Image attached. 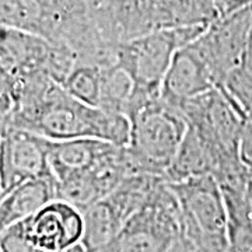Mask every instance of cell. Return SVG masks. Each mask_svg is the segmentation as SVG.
Masks as SVG:
<instances>
[{"label":"cell","instance_id":"cell-15","mask_svg":"<svg viewBox=\"0 0 252 252\" xmlns=\"http://www.w3.org/2000/svg\"><path fill=\"white\" fill-rule=\"evenodd\" d=\"M133 89L135 87L130 76L117 62L104 67L99 108L125 115L126 107L133 94Z\"/></svg>","mask_w":252,"mask_h":252},{"label":"cell","instance_id":"cell-1","mask_svg":"<svg viewBox=\"0 0 252 252\" xmlns=\"http://www.w3.org/2000/svg\"><path fill=\"white\" fill-rule=\"evenodd\" d=\"M17 81L13 108L1 118L0 133L26 130L49 140L97 139L119 147L129 143L125 115L81 102L45 73Z\"/></svg>","mask_w":252,"mask_h":252},{"label":"cell","instance_id":"cell-11","mask_svg":"<svg viewBox=\"0 0 252 252\" xmlns=\"http://www.w3.org/2000/svg\"><path fill=\"white\" fill-rule=\"evenodd\" d=\"M118 147L119 146L97 139L49 140V170L55 180L62 182L76 174L91 170Z\"/></svg>","mask_w":252,"mask_h":252},{"label":"cell","instance_id":"cell-3","mask_svg":"<svg viewBox=\"0 0 252 252\" xmlns=\"http://www.w3.org/2000/svg\"><path fill=\"white\" fill-rule=\"evenodd\" d=\"M205 26L168 28L119 44L117 63L133 81V98H154L161 95L164 77L181 48L192 44Z\"/></svg>","mask_w":252,"mask_h":252},{"label":"cell","instance_id":"cell-6","mask_svg":"<svg viewBox=\"0 0 252 252\" xmlns=\"http://www.w3.org/2000/svg\"><path fill=\"white\" fill-rule=\"evenodd\" d=\"M252 31V7H244L216 20L190 44L206 63L217 89H223L240 66Z\"/></svg>","mask_w":252,"mask_h":252},{"label":"cell","instance_id":"cell-20","mask_svg":"<svg viewBox=\"0 0 252 252\" xmlns=\"http://www.w3.org/2000/svg\"><path fill=\"white\" fill-rule=\"evenodd\" d=\"M238 153L245 167L252 171V118L250 117H245L244 121L240 144H238Z\"/></svg>","mask_w":252,"mask_h":252},{"label":"cell","instance_id":"cell-7","mask_svg":"<svg viewBox=\"0 0 252 252\" xmlns=\"http://www.w3.org/2000/svg\"><path fill=\"white\" fill-rule=\"evenodd\" d=\"M16 225L28 243L42 252L67 251L80 244L84 234L83 213L61 199L51 202L38 213L18 221Z\"/></svg>","mask_w":252,"mask_h":252},{"label":"cell","instance_id":"cell-18","mask_svg":"<svg viewBox=\"0 0 252 252\" xmlns=\"http://www.w3.org/2000/svg\"><path fill=\"white\" fill-rule=\"evenodd\" d=\"M189 26H205L220 18L216 0H184Z\"/></svg>","mask_w":252,"mask_h":252},{"label":"cell","instance_id":"cell-4","mask_svg":"<svg viewBox=\"0 0 252 252\" xmlns=\"http://www.w3.org/2000/svg\"><path fill=\"white\" fill-rule=\"evenodd\" d=\"M170 187L180 203L182 235L202 252L228 251L227 205L215 177L203 175Z\"/></svg>","mask_w":252,"mask_h":252},{"label":"cell","instance_id":"cell-9","mask_svg":"<svg viewBox=\"0 0 252 252\" xmlns=\"http://www.w3.org/2000/svg\"><path fill=\"white\" fill-rule=\"evenodd\" d=\"M215 89L217 86L206 63L189 44L174 56L162 81L161 97L181 109L184 104Z\"/></svg>","mask_w":252,"mask_h":252},{"label":"cell","instance_id":"cell-14","mask_svg":"<svg viewBox=\"0 0 252 252\" xmlns=\"http://www.w3.org/2000/svg\"><path fill=\"white\" fill-rule=\"evenodd\" d=\"M213 161L212 156L202 143L196 132L188 127V132L181 143L174 160L165 171V180L170 184L198 178L203 175H212Z\"/></svg>","mask_w":252,"mask_h":252},{"label":"cell","instance_id":"cell-19","mask_svg":"<svg viewBox=\"0 0 252 252\" xmlns=\"http://www.w3.org/2000/svg\"><path fill=\"white\" fill-rule=\"evenodd\" d=\"M0 252H42L23 235L17 225L13 224L0 230Z\"/></svg>","mask_w":252,"mask_h":252},{"label":"cell","instance_id":"cell-23","mask_svg":"<svg viewBox=\"0 0 252 252\" xmlns=\"http://www.w3.org/2000/svg\"><path fill=\"white\" fill-rule=\"evenodd\" d=\"M248 202H250V212H251L252 219V171L251 177H250V185H248Z\"/></svg>","mask_w":252,"mask_h":252},{"label":"cell","instance_id":"cell-17","mask_svg":"<svg viewBox=\"0 0 252 252\" xmlns=\"http://www.w3.org/2000/svg\"><path fill=\"white\" fill-rule=\"evenodd\" d=\"M223 90L234 99L245 115L252 109V31L240 66L230 74Z\"/></svg>","mask_w":252,"mask_h":252},{"label":"cell","instance_id":"cell-22","mask_svg":"<svg viewBox=\"0 0 252 252\" xmlns=\"http://www.w3.org/2000/svg\"><path fill=\"white\" fill-rule=\"evenodd\" d=\"M86 3H87V6L90 7L91 13H95V11H98L102 6H104V3L107 1V0H84Z\"/></svg>","mask_w":252,"mask_h":252},{"label":"cell","instance_id":"cell-2","mask_svg":"<svg viewBox=\"0 0 252 252\" xmlns=\"http://www.w3.org/2000/svg\"><path fill=\"white\" fill-rule=\"evenodd\" d=\"M125 117L130 124L129 143L125 146L129 177L150 174L165 178V171L188 132L182 109L158 95L132 102Z\"/></svg>","mask_w":252,"mask_h":252},{"label":"cell","instance_id":"cell-13","mask_svg":"<svg viewBox=\"0 0 252 252\" xmlns=\"http://www.w3.org/2000/svg\"><path fill=\"white\" fill-rule=\"evenodd\" d=\"M84 234L81 245L87 252L104 251L125 225L126 219L108 198L101 199L83 212Z\"/></svg>","mask_w":252,"mask_h":252},{"label":"cell","instance_id":"cell-16","mask_svg":"<svg viewBox=\"0 0 252 252\" xmlns=\"http://www.w3.org/2000/svg\"><path fill=\"white\" fill-rule=\"evenodd\" d=\"M102 69L104 67L91 63H77L63 81L62 87L76 99L99 108Z\"/></svg>","mask_w":252,"mask_h":252},{"label":"cell","instance_id":"cell-5","mask_svg":"<svg viewBox=\"0 0 252 252\" xmlns=\"http://www.w3.org/2000/svg\"><path fill=\"white\" fill-rule=\"evenodd\" d=\"M182 235L180 203L168 181L130 217L118 237L101 252H168Z\"/></svg>","mask_w":252,"mask_h":252},{"label":"cell","instance_id":"cell-21","mask_svg":"<svg viewBox=\"0 0 252 252\" xmlns=\"http://www.w3.org/2000/svg\"><path fill=\"white\" fill-rule=\"evenodd\" d=\"M168 252H202L198 250L193 244L189 241L188 238H185L184 235H181L180 238L172 244V247L168 250Z\"/></svg>","mask_w":252,"mask_h":252},{"label":"cell","instance_id":"cell-8","mask_svg":"<svg viewBox=\"0 0 252 252\" xmlns=\"http://www.w3.org/2000/svg\"><path fill=\"white\" fill-rule=\"evenodd\" d=\"M48 142L49 139L26 130L1 133L0 198L26 181L52 174L48 162Z\"/></svg>","mask_w":252,"mask_h":252},{"label":"cell","instance_id":"cell-24","mask_svg":"<svg viewBox=\"0 0 252 252\" xmlns=\"http://www.w3.org/2000/svg\"><path fill=\"white\" fill-rule=\"evenodd\" d=\"M64 252H87V251H86V248H84L80 243V244H77V245H74V247H72V248H69L67 251H64Z\"/></svg>","mask_w":252,"mask_h":252},{"label":"cell","instance_id":"cell-10","mask_svg":"<svg viewBox=\"0 0 252 252\" xmlns=\"http://www.w3.org/2000/svg\"><path fill=\"white\" fill-rule=\"evenodd\" d=\"M52 44L41 36L13 28H0V76L23 79L45 73Z\"/></svg>","mask_w":252,"mask_h":252},{"label":"cell","instance_id":"cell-12","mask_svg":"<svg viewBox=\"0 0 252 252\" xmlns=\"http://www.w3.org/2000/svg\"><path fill=\"white\" fill-rule=\"evenodd\" d=\"M56 199H59L58 181L52 174L26 181L1 198L0 230L35 215Z\"/></svg>","mask_w":252,"mask_h":252}]
</instances>
